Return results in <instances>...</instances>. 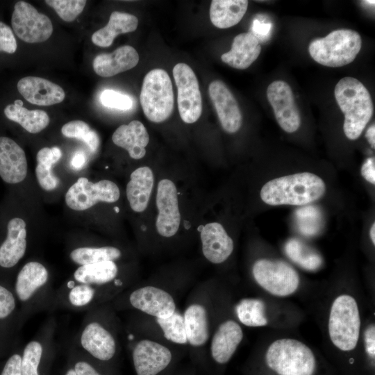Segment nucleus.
<instances>
[{
	"mask_svg": "<svg viewBox=\"0 0 375 375\" xmlns=\"http://www.w3.org/2000/svg\"><path fill=\"white\" fill-rule=\"evenodd\" d=\"M260 375H324L322 360L310 345L300 339L279 336L262 347Z\"/></svg>",
	"mask_w": 375,
	"mask_h": 375,
	"instance_id": "1",
	"label": "nucleus"
},
{
	"mask_svg": "<svg viewBox=\"0 0 375 375\" xmlns=\"http://www.w3.org/2000/svg\"><path fill=\"white\" fill-rule=\"evenodd\" d=\"M362 329L361 308L356 295L348 291L336 294L327 312L329 342L340 353L353 352L360 344Z\"/></svg>",
	"mask_w": 375,
	"mask_h": 375,
	"instance_id": "2",
	"label": "nucleus"
},
{
	"mask_svg": "<svg viewBox=\"0 0 375 375\" xmlns=\"http://www.w3.org/2000/svg\"><path fill=\"white\" fill-rule=\"evenodd\" d=\"M326 191L324 181L310 172H301L274 178L260 190V198L271 206H304L322 197Z\"/></svg>",
	"mask_w": 375,
	"mask_h": 375,
	"instance_id": "3",
	"label": "nucleus"
},
{
	"mask_svg": "<svg viewBox=\"0 0 375 375\" xmlns=\"http://www.w3.org/2000/svg\"><path fill=\"white\" fill-rule=\"evenodd\" d=\"M334 94L344 115V133L347 138L355 140L372 117L374 107L371 95L360 81L349 76L338 82Z\"/></svg>",
	"mask_w": 375,
	"mask_h": 375,
	"instance_id": "4",
	"label": "nucleus"
},
{
	"mask_svg": "<svg viewBox=\"0 0 375 375\" xmlns=\"http://www.w3.org/2000/svg\"><path fill=\"white\" fill-rule=\"evenodd\" d=\"M361 47L362 39L358 32L351 29H338L324 38L312 40L308 51L319 64L339 67L352 62Z\"/></svg>",
	"mask_w": 375,
	"mask_h": 375,
	"instance_id": "5",
	"label": "nucleus"
},
{
	"mask_svg": "<svg viewBox=\"0 0 375 375\" xmlns=\"http://www.w3.org/2000/svg\"><path fill=\"white\" fill-rule=\"evenodd\" d=\"M256 285L275 299H285L297 293L301 280L297 271L288 262L278 259L260 258L251 269Z\"/></svg>",
	"mask_w": 375,
	"mask_h": 375,
	"instance_id": "6",
	"label": "nucleus"
},
{
	"mask_svg": "<svg viewBox=\"0 0 375 375\" xmlns=\"http://www.w3.org/2000/svg\"><path fill=\"white\" fill-rule=\"evenodd\" d=\"M142 110L147 118L155 123L167 119L172 113L174 96L167 72L153 69L144 78L140 96Z\"/></svg>",
	"mask_w": 375,
	"mask_h": 375,
	"instance_id": "7",
	"label": "nucleus"
},
{
	"mask_svg": "<svg viewBox=\"0 0 375 375\" xmlns=\"http://www.w3.org/2000/svg\"><path fill=\"white\" fill-rule=\"evenodd\" d=\"M234 310L238 322L251 328L279 327L283 322L288 324L289 320L294 318L287 308L261 297L241 299Z\"/></svg>",
	"mask_w": 375,
	"mask_h": 375,
	"instance_id": "8",
	"label": "nucleus"
},
{
	"mask_svg": "<svg viewBox=\"0 0 375 375\" xmlns=\"http://www.w3.org/2000/svg\"><path fill=\"white\" fill-rule=\"evenodd\" d=\"M120 196L117 185L109 180H101L97 183L87 178L80 177L67 190L65 202L74 210L81 211L89 209L99 201L113 203Z\"/></svg>",
	"mask_w": 375,
	"mask_h": 375,
	"instance_id": "9",
	"label": "nucleus"
},
{
	"mask_svg": "<svg viewBox=\"0 0 375 375\" xmlns=\"http://www.w3.org/2000/svg\"><path fill=\"white\" fill-rule=\"evenodd\" d=\"M177 87V103L180 117L187 124L197 122L202 112V99L197 78L185 63H178L173 68Z\"/></svg>",
	"mask_w": 375,
	"mask_h": 375,
	"instance_id": "10",
	"label": "nucleus"
},
{
	"mask_svg": "<svg viewBox=\"0 0 375 375\" xmlns=\"http://www.w3.org/2000/svg\"><path fill=\"white\" fill-rule=\"evenodd\" d=\"M11 24L15 35L27 43H38L47 40L53 33L50 19L40 13L29 3L17 1L11 18Z\"/></svg>",
	"mask_w": 375,
	"mask_h": 375,
	"instance_id": "11",
	"label": "nucleus"
},
{
	"mask_svg": "<svg viewBox=\"0 0 375 375\" xmlns=\"http://www.w3.org/2000/svg\"><path fill=\"white\" fill-rule=\"evenodd\" d=\"M267 97L281 128L289 133L297 131L301 116L290 86L283 81H274L267 88Z\"/></svg>",
	"mask_w": 375,
	"mask_h": 375,
	"instance_id": "12",
	"label": "nucleus"
},
{
	"mask_svg": "<svg viewBox=\"0 0 375 375\" xmlns=\"http://www.w3.org/2000/svg\"><path fill=\"white\" fill-rule=\"evenodd\" d=\"M156 206L158 210L156 222L158 233L166 238L174 235L179 228L181 214L176 187L171 180L162 179L159 181Z\"/></svg>",
	"mask_w": 375,
	"mask_h": 375,
	"instance_id": "13",
	"label": "nucleus"
},
{
	"mask_svg": "<svg viewBox=\"0 0 375 375\" xmlns=\"http://www.w3.org/2000/svg\"><path fill=\"white\" fill-rule=\"evenodd\" d=\"M132 356L137 375H158L172 360V353L167 347L149 339L138 342Z\"/></svg>",
	"mask_w": 375,
	"mask_h": 375,
	"instance_id": "14",
	"label": "nucleus"
},
{
	"mask_svg": "<svg viewBox=\"0 0 375 375\" xmlns=\"http://www.w3.org/2000/svg\"><path fill=\"white\" fill-rule=\"evenodd\" d=\"M129 301L135 309L156 319L167 318L176 310L173 297L166 290L152 285L135 290L130 294Z\"/></svg>",
	"mask_w": 375,
	"mask_h": 375,
	"instance_id": "15",
	"label": "nucleus"
},
{
	"mask_svg": "<svg viewBox=\"0 0 375 375\" xmlns=\"http://www.w3.org/2000/svg\"><path fill=\"white\" fill-rule=\"evenodd\" d=\"M211 101L223 129L228 133L239 131L242 116L238 101L227 86L221 81H212L208 87Z\"/></svg>",
	"mask_w": 375,
	"mask_h": 375,
	"instance_id": "16",
	"label": "nucleus"
},
{
	"mask_svg": "<svg viewBox=\"0 0 375 375\" xmlns=\"http://www.w3.org/2000/svg\"><path fill=\"white\" fill-rule=\"evenodd\" d=\"M244 338L241 324L233 319H226L216 328L210 342L212 359L219 365L228 363Z\"/></svg>",
	"mask_w": 375,
	"mask_h": 375,
	"instance_id": "17",
	"label": "nucleus"
},
{
	"mask_svg": "<svg viewBox=\"0 0 375 375\" xmlns=\"http://www.w3.org/2000/svg\"><path fill=\"white\" fill-rule=\"evenodd\" d=\"M28 165L23 149L13 140L0 136V177L10 184L22 182L26 176Z\"/></svg>",
	"mask_w": 375,
	"mask_h": 375,
	"instance_id": "18",
	"label": "nucleus"
},
{
	"mask_svg": "<svg viewBox=\"0 0 375 375\" xmlns=\"http://www.w3.org/2000/svg\"><path fill=\"white\" fill-rule=\"evenodd\" d=\"M20 94L29 103L38 106H51L62 102L65 97L58 85L37 76H26L17 83Z\"/></svg>",
	"mask_w": 375,
	"mask_h": 375,
	"instance_id": "19",
	"label": "nucleus"
},
{
	"mask_svg": "<svg viewBox=\"0 0 375 375\" xmlns=\"http://www.w3.org/2000/svg\"><path fill=\"white\" fill-rule=\"evenodd\" d=\"M200 237L203 254L212 263L224 262L233 251V241L219 223L206 224L202 227Z\"/></svg>",
	"mask_w": 375,
	"mask_h": 375,
	"instance_id": "20",
	"label": "nucleus"
},
{
	"mask_svg": "<svg viewBox=\"0 0 375 375\" xmlns=\"http://www.w3.org/2000/svg\"><path fill=\"white\" fill-rule=\"evenodd\" d=\"M26 222L19 217L11 219L7 225V235L0 245V267L11 268L24 256L26 249Z\"/></svg>",
	"mask_w": 375,
	"mask_h": 375,
	"instance_id": "21",
	"label": "nucleus"
},
{
	"mask_svg": "<svg viewBox=\"0 0 375 375\" xmlns=\"http://www.w3.org/2000/svg\"><path fill=\"white\" fill-rule=\"evenodd\" d=\"M139 55L131 46L119 47L110 53L97 55L93 60L95 73L102 77H110L135 67Z\"/></svg>",
	"mask_w": 375,
	"mask_h": 375,
	"instance_id": "22",
	"label": "nucleus"
},
{
	"mask_svg": "<svg viewBox=\"0 0 375 375\" xmlns=\"http://www.w3.org/2000/svg\"><path fill=\"white\" fill-rule=\"evenodd\" d=\"M81 344L85 350L100 360H109L115 354V338L106 328L96 322L85 327L81 336Z\"/></svg>",
	"mask_w": 375,
	"mask_h": 375,
	"instance_id": "23",
	"label": "nucleus"
},
{
	"mask_svg": "<svg viewBox=\"0 0 375 375\" xmlns=\"http://www.w3.org/2000/svg\"><path fill=\"white\" fill-rule=\"evenodd\" d=\"M261 46L251 32L236 35L229 51L222 55V60L233 68L245 69L259 56Z\"/></svg>",
	"mask_w": 375,
	"mask_h": 375,
	"instance_id": "24",
	"label": "nucleus"
},
{
	"mask_svg": "<svg viewBox=\"0 0 375 375\" xmlns=\"http://www.w3.org/2000/svg\"><path fill=\"white\" fill-rule=\"evenodd\" d=\"M112 140L117 146L126 149L131 158L138 160L145 156L149 136L142 122L133 120L128 124L119 126L113 133Z\"/></svg>",
	"mask_w": 375,
	"mask_h": 375,
	"instance_id": "25",
	"label": "nucleus"
},
{
	"mask_svg": "<svg viewBox=\"0 0 375 375\" xmlns=\"http://www.w3.org/2000/svg\"><path fill=\"white\" fill-rule=\"evenodd\" d=\"M153 183V174L148 167H139L131 173L126 192L129 205L133 211L140 212L147 208Z\"/></svg>",
	"mask_w": 375,
	"mask_h": 375,
	"instance_id": "26",
	"label": "nucleus"
},
{
	"mask_svg": "<svg viewBox=\"0 0 375 375\" xmlns=\"http://www.w3.org/2000/svg\"><path fill=\"white\" fill-rule=\"evenodd\" d=\"M188 343L194 347L206 344L210 337V324L206 308L201 304L192 303L183 315Z\"/></svg>",
	"mask_w": 375,
	"mask_h": 375,
	"instance_id": "27",
	"label": "nucleus"
},
{
	"mask_svg": "<svg viewBox=\"0 0 375 375\" xmlns=\"http://www.w3.org/2000/svg\"><path fill=\"white\" fill-rule=\"evenodd\" d=\"M138 25V19L135 15L114 11L110 16L108 23L92 35V42L100 47H110L118 35L133 32Z\"/></svg>",
	"mask_w": 375,
	"mask_h": 375,
	"instance_id": "28",
	"label": "nucleus"
},
{
	"mask_svg": "<svg viewBox=\"0 0 375 375\" xmlns=\"http://www.w3.org/2000/svg\"><path fill=\"white\" fill-rule=\"evenodd\" d=\"M48 271L41 263L31 261L26 263L19 272L15 290L18 299L28 301L35 292L48 280Z\"/></svg>",
	"mask_w": 375,
	"mask_h": 375,
	"instance_id": "29",
	"label": "nucleus"
},
{
	"mask_svg": "<svg viewBox=\"0 0 375 375\" xmlns=\"http://www.w3.org/2000/svg\"><path fill=\"white\" fill-rule=\"evenodd\" d=\"M247 0H212L210 6V19L219 28H228L238 24L247 12Z\"/></svg>",
	"mask_w": 375,
	"mask_h": 375,
	"instance_id": "30",
	"label": "nucleus"
},
{
	"mask_svg": "<svg viewBox=\"0 0 375 375\" xmlns=\"http://www.w3.org/2000/svg\"><path fill=\"white\" fill-rule=\"evenodd\" d=\"M22 106V101L17 99L14 103L9 104L4 108V115L8 119L18 123L31 133H38L49 125V117L45 111L29 110Z\"/></svg>",
	"mask_w": 375,
	"mask_h": 375,
	"instance_id": "31",
	"label": "nucleus"
},
{
	"mask_svg": "<svg viewBox=\"0 0 375 375\" xmlns=\"http://www.w3.org/2000/svg\"><path fill=\"white\" fill-rule=\"evenodd\" d=\"M62 152L57 147L42 148L37 153L35 176L40 187L47 191L56 189L60 182L52 172L51 167L61 158Z\"/></svg>",
	"mask_w": 375,
	"mask_h": 375,
	"instance_id": "32",
	"label": "nucleus"
},
{
	"mask_svg": "<svg viewBox=\"0 0 375 375\" xmlns=\"http://www.w3.org/2000/svg\"><path fill=\"white\" fill-rule=\"evenodd\" d=\"M117 272L115 262L107 260L81 265L75 271L74 277L83 284L103 285L112 281Z\"/></svg>",
	"mask_w": 375,
	"mask_h": 375,
	"instance_id": "33",
	"label": "nucleus"
},
{
	"mask_svg": "<svg viewBox=\"0 0 375 375\" xmlns=\"http://www.w3.org/2000/svg\"><path fill=\"white\" fill-rule=\"evenodd\" d=\"M284 251L293 262L303 269L313 272L322 265L321 255L299 239L288 240L284 245Z\"/></svg>",
	"mask_w": 375,
	"mask_h": 375,
	"instance_id": "34",
	"label": "nucleus"
},
{
	"mask_svg": "<svg viewBox=\"0 0 375 375\" xmlns=\"http://www.w3.org/2000/svg\"><path fill=\"white\" fill-rule=\"evenodd\" d=\"M121 256V251L114 247H80L70 253L71 259L81 265L107 260L114 261Z\"/></svg>",
	"mask_w": 375,
	"mask_h": 375,
	"instance_id": "35",
	"label": "nucleus"
},
{
	"mask_svg": "<svg viewBox=\"0 0 375 375\" xmlns=\"http://www.w3.org/2000/svg\"><path fill=\"white\" fill-rule=\"evenodd\" d=\"M61 132L65 137L81 140L93 152H95L99 146V137L97 133L83 121L69 122L62 126Z\"/></svg>",
	"mask_w": 375,
	"mask_h": 375,
	"instance_id": "36",
	"label": "nucleus"
},
{
	"mask_svg": "<svg viewBox=\"0 0 375 375\" xmlns=\"http://www.w3.org/2000/svg\"><path fill=\"white\" fill-rule=\"evenodd\" d=\"M156 322L167 340L178 344H188L183 316L179 312L176 310L167 318H156Z\"/></svg>",
	"mask_w": 375,
	"mask_h": 375,
	"instance_id": "37",
	"label": "nucleus"
},
{
	"mask_svg": "<svg viewBox=\"0 0 375 375\" xmlns=\"http://www.w3.org/2000/svg\"><path fill=\"white\" fill-rule=\"evenodd\" d=\"M295 218L299 231L305 235H316L322 228V214L313 206L299 208L295 212Z\"/></svg>",
	"mask_w": 375,
	"mask_h": 375,
	"instance_id": "38",
	"label": "nucleus"
},
{
	"mask_svg": "<svg viewBox=\"0 0 375 375\" xmlns=\"http://www.w3.org/2000/svg\"><path fill=\"white\" fill-rule=\"evenodd\" d=\"M42 354V347L38 341L28 342L24 351L21 360L22 375H39L38 369Z\"/></svg>",
	"mask_w": 375,
	"mask_h": 375,
	"instance_id": "39",
	"label": "nucleus"
},
{
	"mask_svg": "<svg viewBox=\"0 0 375 375\" xmlns=\"http://www.w3.org/2000/svg\"><path fill=\"white\" fill-rule=\"evenodd\" d=\"M44 2L53 8L58 15L67 22L74 21L86 5L85 0H47Z\"/></svg>",
	"mask_w": 375,
	"mask_h": 375,
	"instance_id": "40",
	"label": "nucleus"
},
{
	"mask_svg": "<svg viewBox=\"0 0 375 375\" xmlns=\"http://www.w3.org/2000/svg\"><path fill=\"white\" fill-rule=\"evenodd\" d=\"M103 106L121 110H129L133 106V100L128 95L112 90H105L100 95Z\"/></svg>",
	"mask_w": 375,
	"mask_h": 375,
	"instance_id": "41",
	"label": "nucleus"
},
{
	"mask_svg": "<svg viewBox=\"0 0 375 375\" xmlns=\"http://www.w3.org/2000/svg\"><path fill=\"white\" fill-rule=\"evenodd\" d=\"M360 344L367 360L374 367L375 360V324L374 322H370L362 329Z\"/></svg>",
	"mask_w": 375,
	"mask_h": 375,
	"instance_id": "42",
	"label": "nucleus"
},
{
	"mask_svg": "<svg viewBox=\"0 0 375 375\" xmlns=\"http://www.w3.org/2000/svg\"><path fill=\"white\" fill-rule=\"evenodd\" d=\"M94 296V290L88 284L74 286L69 293L70 303L77 307L88 304Z\"/></svg>",
	"mask_w": 375,
	"mask_h": 375,
	"instance_id": "43",
	"label": "nucleus"
},
{
	"mask_svg": "<svg viewBox=\"0 0 375 375\" xmlns=\"http://www.w3.org/2000/svg\"><path fill=\"white\" fill-rule=\"evenodd\" d=\"M16 307V300L11 291L0 285V320L9 317Z\"/></svg>",
	"mask_w": 375,
	"mask_h": 375,
	"instance_id": "44",
	"label": "nucleus"
},
{
	"mask_svg": "<svg viewBox=\"0 0 375 375\" xmlns=\"http://www.w3.org/2000/svg\"><path fill=\"white\" fill-rule=\"evenodd\" d=\"M17 45L12 29L6 24L0 22V51L13 53Z\"/></svg>",
	"mask_w": 375,
	"mask_h": 375,
	"instance_id": "45",
	"label": "nucleus"
},
{
	"mask_svg": "<svg viewBox=\"0 0 375 375\" xmlns=\"http://www.w3.org/2000/svg\"><path fill=\"white\" fill-rule=\"evenodd\" d=\"M22 356L13 353L6 361L0 375H22L21 370Z\"/></svg>",
	"mask_w": 375,
	"mask_h": 375,
	"instance_id": "46",
	"label": "nucleus"
},
{
	"mask_svg": "<svg viewBox=\"0 0 375 375\" xmlns=\"http://www.w3.org/2000/svg\"><path fill=\"white\" fill-rule=\"evenodd\" d=\"M361 175L370 183L375 184V160L374 158H367L361 167Z\"/></svg>",
	"mask_w": 375,
	"mask_h": 375,
	"instance_id": "47",
	"label": "nucleus"
},
{
	"mask_svg": "<svg viewBox=\"0 0 375 375\" xmlns=\"http://www.w3.org/2000/svg\"><path fill=\"white\" fill-rule=\"evenodd\" d=\"M74 369L77 375H101L91 365L84 361L76 362Z\"/></svg>",
	"mask_w": 375,
	"mask_h": 375,
	"instance_id": "48",
	"label": "nucleus"
},
{
	"mask_svg": "<svg viewBox=\"0 0 375 375\" xmlns=\"http://www.w3.org/2000/svg\"><path fill=\"white\" fill-rule=\"evenodd\" d=\"M271 25L265 23H261L258 19H254L252 26V30L256 35L265 36L270 31ZM256 35H253L254 36Z\"/></svg>",
	"mask_w": 375,
	"mask_h": 375,
	"instance_id": "49",
	"label": "nucleus"
},
{
	"mask_svg": "<svg viewBox=\"0 0 375 375\" xmlns=\"http://www.w3.org/2000/svg\"><path fill=\"white\" fill-rule=\"evenodd\" d=\"M85 162V156L82 152H76L72 158V166L76 169L82 167Z\"/></svg>",
	"mask_w": 375,
	"mask_h": 375,
	"instance_id": "50",
	"label": "nucleus"
},
{
	"mask_svg": "<svg viewBox=\"0 0 375 375\" xmlns=\"http://www.w3.org/2000/svg\"><path fill=\"white\" fill-rule=\"evenodd\" d=\"M365 137L367 139L371 147L374 149L375 147V126L371 125L367 130Z\"/></svg>",
	"mask_w": 375,
	"mask_h": 375,
	"instance_id": "51",
	"label": "nucleus"
},
{
	"mask_svg": "<svg viewBox=\"0 0 375 375\" xmlns=\"http://www.w3.org/2000/svg\"><path fill=\"white\" fill-rule=\"evenodd\" d=\"M369 237L373 245L375 244V223L374 222L369 230Z\"/></svg>",
	"mask_w": 375,
	"mask_h": 375,
	"instance_id": "52",
	"label": "nucleus"
},
{
	"mask_svg": "<svg viewBox=\"0 0 375 375\" xmlns=\"http://www.w3.org/2000/svg\"><path fill=\"white\" fill-rule=\"evenodd\" d=\"M65 375H77V374H76L74 369H70L67 372Z\"/></svg>",
	"mask_w": 375,
	"mask_h": 375,
	"instance_id": "53",
	"label": "nucleus"
},
{
	"mask_svg": "<svg viewBox=\"0 0 375 375\" xmlns=\"http://www.w3.org/2000/svg\"><path fill=\"white\" fill-rule=\"evenodd\" d=\"M362 2H365V3L369 4L371 6H372V5L374 6V3H375V1L374 0L373 1H372V0H370V1L369 0L362 1Z\"/></svg>",
	"mask_w": 375,
	"mask_h": 375,
	"instance_id": "54",
	"label": "nucleus"
},
{
	"mask_svg": "<svg viewBox=\"0 0 375 375\" xmlns=\"http://www.w3.org/2000/svg\"><path fill=\"white\" fill-rule=\"evenodd\" d=\"M115 210H116V212H118V211H119V210H118V208H117V207H116V208H115Z\"/></svg>",
	"mask_w": 375,
	"mask_h": 375,
	"instance_id": "55",
	"label": "nucleus"
}]
</instances>
